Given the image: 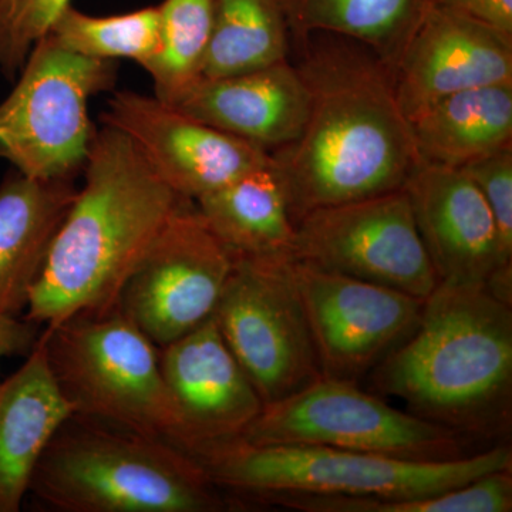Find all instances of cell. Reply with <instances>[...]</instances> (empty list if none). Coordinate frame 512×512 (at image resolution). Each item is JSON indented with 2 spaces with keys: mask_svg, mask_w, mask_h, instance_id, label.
<instances>
[{
  "mask_svg": "<svg viewBox=\"0 0 512 512\" xmlns=\"http://www.w3.org/2000/svg\"><path fill=\"white\" fill-rule=\"evenodd\" d=\"M295 42L308 116L296 140L271 156L296 224L316 208L400 190L421 160L382 57L329 33Z\"/></svg>",
  "mask_w": 512,
  "mask_h": 512,
  "instance_id": "1",
  "label": "cell"
},
{
  "mask_svg": "<svg viewBox=\"0 0 512 512\" xmlns=\"http://www.w3.org/2000/svg\"><path fill=\"white\" fill-rule=\"evenodd\" d=\"M77 190L23 318L53 326L119 301L121 289L185 204L120 131H96Z\"/></svg>",
  "mask_w": 512,
  "mask_h": 512,
  "instance_id": "2",
  "label": "cell"
},
{
  "mask_svg": "<svg viewBox=\"0 0 512 512\" xmlns=\"http://www.w3.org/2000/svg\"><path fill=\"white\" fill-rule=\"evenodd\" d=\"M373 389L463 437L511 430L512 305L487 286L439 284L416 329L373 369Z\"/></svg>",
  "mask_w": 512,
  "mask_h": 512,
  "instance_id": "3",
  "label": "cell"
},
{
  "mask_svg": "<svg viewBox=\"0 0 512 512\" xmlns=\"http://www.w3.org/2000/svg\"><path fill=\"white\" fill-rule=\"evenodd\" d=\"M29 493L59 512H220L239 505L187 451L74 416L47 446Z\"/></svg>",
  "mask_w": 512,
  "mask_h": 512,
  "instance_id": "4",
  "label": "cell"
},
{
  "mask_svg": "<svg viewBox=\"0 0 512 512\" xmlns=\"http://www.w3.org/2000/svg\"><path fill=\"white\" fill-rule=\"evenodd\" d=\"M224 493L261 501L278 494L421 498L444 493L494 471L512 468V450H490L450 461H413L320 446L217 444L194 456Z\"/></svg>",
  "mask_w": 512,
  "mask_h": 512,
  "instance_id": "5",
  "label": "cell"
},
{
  "mask_svg": "<svg viewBox=\"0 0 512 512\" xmlns=\"http://www.w3.org/2000/svg\"><path fill=\"white\" fill-rule=\"evenodd\" d=\"M40 342L74 417L185 451L183 423L161 372L160 352L117 303L46 326Z\"/></svg>",
  "mask_w": 512,
  "mask_h": 512,
  "instance_id": "6",
  "label": "cell"
},
{
  "mask_svg": "<svg viewBox=\"0 0 512 512\" xmlns=\"http://www.w3.org/2000/svg\"><path fill=\"white\" fill-rule=\"evenodd\" d=\"M116 77V62L74 55L50 36L40 40L0 104V158L36 180H74L97 131L90 99Z\"/></svg>",
  "mask_w": 512,
  "mask_h": 512,
  "instance_id": "7",
  "label": "cell"
},
{
  "mask_svg": "<svg viewBox=\"0 0 512 512\" xmlns=\"http://www.w3.org/2000/svg\"><path fill=\"white\" fill-rule=\"evenodd\" d=\"M241 439L251 444L332 447L413 461H450L471 454L456 431L394 409L356 383L328 377L264 404Z\"/></svg>",
  "mask_w": 512,
  "mask_h": 512,
  "instance_id": "8",
  "label": "cell"
},
{
  "mask_svg": "<svg viewBox=\"0 0 512 512\" xmlns=\"http://www.w3.org/2000/svg\"><path fill=\"white\" fill-rule=\"evenodd\" d=\"M212 318L264 404L322 377L292 256L234 258Z\"/></svg>",
  "mask_w": 512,
  "mask_h": 512,
  "instance_id": "9",
  "label": "cell"
},
{
  "mask_svg": "<svg viewBox=\"0 0 512 512\" xmlns=\"http://www.w3.org/2000/svg\"><path fill=\"white\" fill-rule=\"evenodd\" d=\"M292 258L419 299L439 285L404 188L306 212Z\"/></svg>",
  "mask_w": 512,
  "mask_h": 512,
  "instance_id": "10",
  "label": "cell"
},
{
  "mask_svg": "<svg viewBox=\"0 0 512 512\" xmlns=\"http://www.w3.org/2000/svg\"><path fill=\"white\" fill-rule=\"evenodd\" d=\"M234 256L212 234L194 201L165 225L121 289V312L158 349L214 315Z\"/></svg>",
  "mask_w": 512,
  "mask_h": 512,
  "instance_id": "11",
  "label": "cell"
},
{
  "mask_svg": "<svg viewBox=\"0 0 512 512\" xmlns=\"http://www.w3.org/2000/svg\"><path fill=\"white\" fill-rule=\"evenodd\" d=\"M322 377L356 383L412 335L424 299L292 258Z\"/></svg>",
  "mask_w": 512,
  "mask_h": 512,
  "instance_id": "12",
  "label": "cell"
},
{
  "mask_svg": "<svg viewBox=\"0 0 512 512\" xmlns=\"http://www.w3.org/2000/svg\"><path fill=\"white\" fill-rule=\"evenodd\" d=\"M101 123L120 131L168 187L194 202L272 163L264 148L195 119L156 94L114 93Z\"/></svg>",
  "mask_w": 512,
  "mask_h": 512,
  "instance_id": "13",
  "label": "cell"
},
{
  "mask_svg": "<svg viewBox=\"0 0 512 512\" xmlns=\"http://www.w3.org/2000/svg\"><path fill=\"white\" fill-rule=\"evenodd\" d=\"M392 70L410 120L450 94L512 83V35L431 3Z\"/></svg>",
  "mask_w": 512,
  "mask_h": 512,
  "instance_id": "14",
  "label": "cell"
},
{
  "mask_svg": "<svg viewBox=\"0 0 512 512\" xmlns=\"http://www.w3.org/2000/svg\"><path fill=\"white\" fill-rule=\"evenodd\" d=\"M165 384L183 423L185 451L241 439L264 402L222 339L214 318L158 349Z\"/></svg>",
  "mask_w": 512,
  "mask_h": 512,
  "instance_id": "15",
  "label": "cell"
},
{
  "mask_svg": "<svg viewBox=\"0 0 512 512\" xmlns=\"http://www.w3.org/2000/svg\"><path fill=\"white\" fill-rule=\"evenodd\" d=\"M403 188L439 284L488 286L500 269V251L476 184L458 168L421 163Z\"/></svg>",
  "mask_w": 512,
  "mask_h": 512,
  "instance_id": "16",
  "label": "cell"
},
{
  "mask_svg": "<svg viewBox=\"0 0 512 512\" xmlns=\"http://www.w3.org/2000/svg\"><path fill=\"white\" fill-rule=\"evenodd\" d=\"M210 126L274 153L301 133L309 97L291 60L198 80L174 104Z\"/></svg>",
  "mask_w": 512,
  "mask_h": 512,
  "instance_id": "17",
  "label": "cell"
},
{
  "mask_svg": "<svg viewBox=\"0 0 512 512\" xmlns=\"http://www.w3.org/2000/svg\"><path fill=\"white\" fill-rule=\"evenodd\" d=\"M73 416L47 363L42 342L0 383V512H18L40 458Z\"/></svg>",
  "mask_w": 512,
  "mask_h": 512,
  "instance_id": "18",
  "label": "cell"
},
{
  "mask_svg": "<svg viewBox=\"0 0 512 512\" xmlns=\"http://www.w3.org/2000/svg\"><path fill=\"white\" fill-rule=\"evenodd\" d=\"M77 190L74 180L18 173L0 185V313L25 315Z\"/></svg>",
  "mask_w": 512,
  "mask_h": 512,
  "instance_id": "19",
  "label": "cell"
},
{
  "mask_svg": "<svg viewBox=\"0 0 512 512\" xmlns=\"http://www.w3.org/2000/svg\"><path fill=\"white\" fill-rule=\"evenodd\" d=\"M195 205L234 258L292 256L296 224L274 158L271 164L204 195Z\"/></svg>",
  "mask_w": 512,
  "mask_h": 512,
  "instance_id": "20",
  "label": "cell"
},
{
  "mask_svg": "<svg viewBox=\"0 0 512 512\" xmlns=\"http://www.w3.org/2000/svg\"><path fill=\"white\" fill-rule=\"evenodd\" d=\"M410 126L421 163L461 168L512 144V83L434 101Z\"/></svg>",
  "mask_w": 512,
  "mask_h": 512,
  "instance_id": "21",
  "label": "cell"
},
{
  "mask_svg": "<svg viewBox=\"0 0 512 512\" xmlns=\"http://www.w3.org/2000/svg\"><path fill=\"white\" fill-rule=\"evenodd\" d=\"M293 40L312 33L348 37L390 67L402 55L431 0H279Z\"/></svg>",
  "mask_w": 512,
  "mask_h": 512,
  "instance_id": "22",
  "label": "cell"
},
{
  "mask_svg": "<svg viewBox=\"0 0 512 512\" xmlns=\"http://www.w3.org/2000/svg\"><path fill=\"white\" fill-rule=\"evenodd\" d=\"M292 36L279 0H214L201 79L251 72L291 60Z\"/></svg>",
  "mask_w": 512,
  "mask_h": 512,
  "instance_id": "23",
  "label": "cell"
},
{
  "mask_svg": "<svg viewBox=\"0 0 512 512\" xmlns=\"http://www.w3.org/2000/svg\"><path fill=\"white\" fill-rule=\"evenodd\" d=\"M47 36L74 55L111 62L130 59L146 69L161 49L160 9L148 6L99 18L69 6Z\"/></svg>",
  "mask_w": 512,
  "mask_h": 512,
  "instance_id": "24",
  "label": "cell"
},
{
  "mask_svg": "<svg viewBox=\"0 0 512 512\" xmlns=\"http://www.w3.org/2000/svg\"><path fill=\"white\" fill-rule=\"evenodd\" d=\"M161 49L146 67L158 99L175 104L202 77L210 45L214 0H164Z\"/></svg>",
  "mask_w": 512,
  "mask_h": 512,
  "instance_id": "25",
  "label": "cell"
},
{
  "mask_svg": "<svg viewBox=\"0 0 512 512\" xmlns=\"http://www.w3.org/2000/svg\"><path fill=\"white\" fill-rule=\"evenodd\" d=\"M281 507L308 512H510L512 511V468L494 471L421 498H357L326 495L285 494Z\"/></svg>",
  "mask_w": 512,
  "mask_h": 512,
  "instance_id": "26",
  "label": "cell"
},
{
  "mask_svg": "<svg viewBox=\"0 0 512 512\" xmlns=\"http://www.w3.org/2000/svg\"><path fill=\"white\" fill-rule=\"evenodd\" d=\"M458 170L483 194L497 228L500 269L487 288L512 305V144Z\"/></svg>",
  "mask_w": 512,
  "mask_h": 512,
  "instance_id": "27",
  "label": "cell"
},
{
  "mask_svg": "<svg viewBox=\"0 0 512 512\" xmlns=\"http://www.w3.org/2000/svg\"><path fill=\"white\" fill-rule=\"evenodd\" d=\"M72 0H0V70L15 79Z\"/></svg>",
  "mask_w": 512,
  "mask_h": 512,
  "instance_id": "28",
  "label": "cell"
},
{
  "mask_svg": "<svg viewBox=\"0 0 512 512\" xmlns=\"http://www.w3.org/2000/svg\"><path fill=\"white\" fill-rule=\"evenodd\" d=\"M512 35V0H431Z\"/></svg>",
  "mask_w": 512,
  "mask_h": 512,
  "instance_id": "29",
  "label": "cell"
},
{
  "mask_svg": "<svg viewBox=\"0 0 512 512\" xmlns=\"http://www.w3.org/2000/svg\"><path fill=\"white\" fill-rule=\"evenodd\" d=\"M40 328L23 316L0 313V362L5 357L28 356L39 340Z\"/></svg>",
  "mask_w": 512,
  "mask_h": 512,
  "instance_id": "30",
  "label": "cell"
}]
</instances>
